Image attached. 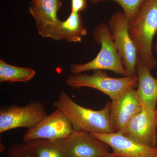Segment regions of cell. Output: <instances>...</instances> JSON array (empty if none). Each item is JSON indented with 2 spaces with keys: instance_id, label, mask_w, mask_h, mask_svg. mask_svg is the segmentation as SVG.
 Wrapping results in <instances>:
<instances>
[{
  "instance_id": "11",
  "label": "cell",
  "mask_w": 157,
  "mask_h": 157,
  "mask_svg": "<svg viewBox=\"0 0 157 157\" xmlns=\"http://www.w3.org/2000/svg\"><path fill=\"white\" fill-rule=\"evenodd\" d=\"M62 143L68 157H101L111 150L107 144L84 131H73Z\"/></svg>"
},
{
  "instance_id": "6",
  "label": "cell",
  "mask_w": 157,
  "mask_h": 157,
  "mask_svg": "<svg viewBox=\"0 0 157 157\" xmlns=\"http://www.w3.org/2000/svg\"><path fill=\"white\" fill-rule=\"evenodd\" d=\"M47 115L44 104L32 101L24 106L13 105L0 110V133L17 128L29 129Z\"/></svg>"
},
{
  "instance_id": "10",
  "label": "cell",
  "mask_w": 157,
  "mask_h": 157,
  "mask_svg": "<svg viewBox=\"0 0 157 157\" xmlns=\"http://www.w3.org/2000/svg\"><path fill=\"white\" fill-rule=\"evenodd\" d=\"M143 103L134 88L109 102L110 119L114 132H120L142 109Z\"/></svg>"
},
{
  "instance_id": "9",
  "label": "cell",
  "mask_w": 157,
  "mask_h": 157,
  "mask_svg": "<svg viewBox=\"0 0 157 157\" xmlns=\"http://www.w3.org/2000/svg\"><path fill=\"white\" fill-rule=\"evenodd\" d=\"M62 6L60 0H39L31 4L29 12L35 20L38 33L42 38L60 40L61 21L57 14Z\"/></svg>"
},
{
  "instance_id": "16",
  "label": "cell",
  "mask_w": 157,
  "mask_h": 157,
  "mask_svg": "<svg viewBox=\"0 0 157 157\" xmlns=\"http://www.w3.org/2000/svg\"><path fill=\"white\" fill-rule=\"evenodd\" d=\"M35 70L30 68L20 67L7 63L0 60V82H26L36 75Z\"/></svg>"
},
{
  "instance_id": "5",
  "label": "cell",
  "mask_w": 157,
  "mask_h": 157,
  "mask_svg": "<svg viewBox=\"0 0 157 157\" xmlns=\"http://www.w3.org/2000/svg\"><path fill=\"white\" fill-rule=\"evenodd\" d=\"M108 26L127 76H137V48L129 34L128 21L123 12L119 11L113 14L108 21Z\"/></svg>"
},
{
  "instance_id": "2",
  "label": "cell",
  "mask_w": 157,
  "mask_h": 157,
  "mask_svg": "<svg viewBox=\"0 0 157 157\" xmlns=\"http://www.w3.org/2000/svg\"><path fill=\"white\" fill-rule=\"evenodd\" d=\"M130 36L137 48L138 57L151 70L156 67L152 44L157 33V0H147L128 21Z\"/></svg>"
},
{
  "instance_id": "14",
  "label": "cell",
  "mask_w": 157,
  "mask_h": 157,
  "mask_svg": "<svg viewBox=\"0 0 157 157\" xmlns=\"http://www.w3.org/2000/svg\"><path fill=\"white\" fill-rule=\"evenodd\" d=\"M33 157H68L62 139H33L24 142Z\"/></svg>"
},
{
  "instance_id": "3",
  "label": "cell",
  "mask_w": 157,
  "mask_h": 157,
  "mask_svg": "<svg viewBox=\"0 0 157 157\" xmlns=\"http://www.w3.org/2000/svg\"><path fill=\"white\" fill-rule=\"evenodd\" d=\"M94 36L101 45L97 56L88 63L71 65L70 73L77 75L89 71L109 70L123 76H127L122 60L116 49L108 25L102 23L96 28Z\"/></svg>"
},
{
  "instance_id": "8",
  "label": "cell",
  "mask_w": 157,
  "mask_h": 157,
  "mask_svg": "<svg viewBox=\"0 0 157 157\" xmlns=\"http://www.w3.org/2000/svg\"><path fill=\"white\" fill-rule=\"evenodd\" d=\"M119 133L145 145L157 146L156 110L143 103L141 110Z\"/></svg>"
},
{
  "instance_id": "19",
  "label": "cell",
  "mask_w": 157,
  "mask_h": 157,
  "mask_svg": "<svg viewBox=\"0 0 157 157\" xmlns=\"http://www.w3.org/2000/svg\"><path fill=\"white\" fill-rule=\"evenodd\" d=\"M87 7V0H71V12L79 13Z\"/></svg>"
},
{
  "instance_id": "13",
  "label": "cell",
  "mask_w": 157,
  "mask_h": 157,
  "mask_svg": "<svg viewBox=\"0 0 157 157\" xmlns=\"http://www.w3.org/2000/svg\"><path fill=\"white\" fill-rule=\"evenodd\" d=\"M136 71L137 77V94L146 106L156 110L157 104V78L151 73V70L138 57Z\"/></svg>"
},
{
  "instance_id": "17",
  "label": "cell",
  "mask_w": 157,
  "mask_h": 157,
  "mask_svg": "<svg viewBox=\"0 0 157 157\" xmlns=\"http://www.w3.org/2000/svg\"><path fill=\"white\" fill-rule=\"evenodd\" d=\"M147 1V0H90V3L95 4L106 1L115 2L121 7L123 12L129 21L135 17Z\"/></svg>"
},
{
  "instance_id": "18",
  "label": "cell",
  "mask_w": 157,
  "mask_h": 157,
  "mask_svg": "<svg viewBox=\"0 0 157 157\" xmlns=\"http://www.w3.org/2000/svg\"><path fill=\"white\" fill-rule=\"evenodd\" d=\"M7 157H33L25 144L16 143L11 145L7 151Z\"/></svg>"
},
{
  "instance_id": "7",
  "label": "cell",
  "mask_w": 157,
  "mask_h": 157,
  "mask_svg": "<svg viewBox=\"0 0 157 157\" xmlns=\"http://www.w3.org/2000/svg\"><path fill=\"white\" fill-rule=\"evenodd\" d=\"M71 124L62 111L56 109L34 127L28 129L23 137L25 142L33 139L57 140L67 138L73 132Z\"/></svg>"
},
{
  "instance_id": "15",
  "label": "cell",
  "mask_w": 157,
  "mask_h": 157,
  "mask_svg": "<svg viewBox=\"0 0 157 157\" xmlns=\"http://www.w3.org/2000/svg\"><path fill=\"white\" fill-rule=\"evenodd\" d=\"M60 40L68 42H81L82 38L87 35V31L83 25L81 14L71 12L70 16L64 21H61L59 28Z\"/></svg>"
},
{
  "instance_id": "12",
  "label": "cell",
  "mask_w": 157,
  "mask_h": 157,
  "mask_svg": "<svg viewBox=\"0 0 157 157\" xmlns=\"http://www.w3.org/2000/svg\"><path fill=\"white\" fill-rule=\"evenodd\" d=\"M90 134L108 144L112 152L118 155L123 157H157V146L145 145L119 132Z\"/></svg>"
},
{
  "instance_id": "1",
  "label": "cell",
  "mask_w": 157,
  "mask_h": 157,
  "mask_svg": "<svg viewBox=\"0 0 157 157\" xmlns=\"http://www.w3.org/2000/svg\"><path fill=\"white\" fill-rule=\"evenodd\" d=\"M52 105L66 116L73 131L103 134L114 132L110 122L109 102L103 109L93 110L80 106L63 91Z\"/></svg>"
},
{
  "instance_id": "23",
  "label": "cell",
  "mask_w": 157,
  "mask_h": 157,
  "mask_svg": "<svg viewBox=\"0 0 157 157\" xmlns=\"http://www.w3.org/2000/svg\"><path fill=\"white\" fill-rule=\"evenodd\" d=\"M156 112L157 113V107L156 109Z\"/></svg>"
},
{
  "instance_id": "4",
  "label": "cell",
  "mask_w": 157,
  "mask_h": 157,
  "mask_svg": "<svg viewBox=\"0 0 157 157\" xmlns=\"http://www.w3.org/2000/svg\"><path fill=\"white\" fill-rule=\"evenodd\" d=\"M73 88L89 87L100 91L115 100L130 88L137 87V76H123L119 78L110 77L103 70H96L92 75L80 74L67 76L66 81Z\"/></svg>"
},
{
  "instance_id": "21",
  "label": "cell",
  "mask_w": 157,
  "mask_h": 157,
  "mask_svg": "<svg viewBox=\"0 0 157 157\" xmlns=\"http://www.w3.org/2000/svg\"><path fill=\"white\" fill-rule=\"evenodd\" d=\"M39 0H32V2H31V4H33V3L36 2H38Z\"/></svg>"
},
{
  "instance_id": "20",
  "label": "cell",
  "mask_w": 157,
  "mask_h": 157,
  "mask_svg": "<svg viewBox=\"0 0 157 157\" xmlns=\"http://www.w3.org/2000/svg\"><path fill=\"white\" fill-rule=\"evenodd\" d=\"M101 157H123L121 156L115 154L113 153L112 152H109L105 154Z\"/></svg>"
},
{
  "instance_id": "22",
  "label": "cell",
  "mask_w": 157,
  "mask_h": 157,
  "mask_svg": "<svg viewBox=\"0 0 157 157\" xmlns=\"http://www.w3.org/2000/svg\"><path fill=\"white\" fill-rule=\"evenodd\" d=\"M154 49L155 51L157 52V42L156 44H155V45Z\"/></svg>"
}]
</instances>
